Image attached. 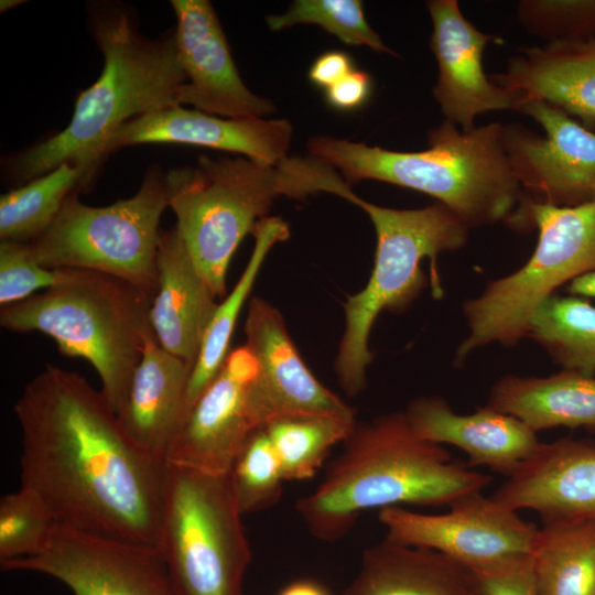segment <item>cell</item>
Here are the masks:
<instances>
[{"label":"cell","mask_w":595,"mask_h":595,"mask_svg":"<svg viewBox=\"0 0 595 595\" xmlns=\"http://www.w3.org/2000/svg\"><path fill=\"white\" fill-rule=\"evenodd\" d=\"M21 486L58 524L159 545L169 467L123 430L100 390L52 364L13 408Z\"/></svg>","instance_id":"1"},{"label":"cell","mask_w":595,"mask_h":595,"mask_svg":"<svg viewBox=\"0 0 595 595\" xmlns=\"http://www.w3.org/2000/svg\"><path fill=\"white\" fill-rule=\"evenodd\" d=\"M89 25L104 56L102 72L78 96L64 130L12 160L15 181L25 184L65 163L82 167L90 181L121 126L180 105L186 76L174 32L144 37L128 8L113 3L94 4Z\"/></svg>","instance_id":"2"},{"label":"cell","mask_w":595,"mask_h":595,"mask_svg":"<svg viewBox=\"0 0 595 595\" xmlns=\"http://www.w3.org/2000/svg\"><path fill=\"white\" fill-rule=\"evenodd\" d=\"M343 443L320 485L295 505L310 533L322 541L343 538L365 511L450 506L493 480L453 462L441 445L420 439L404 412L356 424Z\"/></svg>","instance_id":"3"},{"label":"cell","mask_w":595,"mask_h":595,"mask_svg":"<svg viewBox=\"0 0 595 595\" xmlns=\"http://www.w3.org/2000/svg\"><path fill=\"white\" fill-rule=\"evenodd\" d=\"M312 158L340 172L349 184L375 180L433 197L469 229L508 224L524 196L504 145V125L462 131L444 120L428 133L422 151L401 152L320 136Z\"/></svg>","instance_id":"4"},{"label":"cell","mask_w":595,"mask_h":595,"mask_svg":"<svg viewBox=\"0 0 595 595\" xmlns=\"http://www.w3.org/2000/svg\"><path fill=\"white\" fill-rule=\"evenodd\" d=\"M56 282L42 293L2 306L0 325L12 333L50 336L68 357L86 359L100 391L118 412L153 329L152 298L133 284L98 271L55 269Z\"/></svg>","instance_id":"5"},{"label":"cell","mask_w":595,"mask_h":595,"mask_svg":"<svg viewBox=\"0 0 595 595\" xmlns=\"http://www.w3.org/2000/svg\"><path fill=\"white\" fill-rule=\"evenodd\" d=\"M346 199L370 218L376 232L375 262L363 290L344 303L345 329L335 360L342 389L349 397L366 387V370L372 360L369 335L379 314L402 312L428 285L422 268L431 261V285L435 299L444 294L437 257L462 249L469 228L446 206L435 202L413 209H397L369 203L353 191Z\"/></svg>","instance_id":"6"},{"label":"cell","mask_w":595,"mask_h":595,"mask_svg":"<svg viewBox=\"0 0 595 595\" xmlns=\"http://www.w3.org/2000/svg\"><path fill=\"white\" fill-rule=\"evenodd\" d=\"M507 225L517 231L537 229L538 242L523 266L489 281L463 303L468 334L456 348L455 366L490 344H518L528 336L530 320L547 299L563 284L595 272V199L562 207L524 194Z\"/></svg>","instance_id":"7"},{"label":"cell","mask_w":595,"mask_h":595,"mask_svg":"<svg viewBox=\"0 0 595 595\" xmlns=\"http://www.w3.org/2000/svg\"><path fill=\"white\" fill-rule=\"evenodd\" d=\"M169 206L198 272L216 298L226 294L228 266L241 240L285 196L279 163L247 158L213 160L166 173Z\"/></svg>","instance_id":"8"},{"label":"cell","mask_w":595,"mask_h":595,"mask_svg":"<svg viewBox=\"0 0 595 595\" xmlns=\"http://www.w3.org/2000/svg\"><path fill=\"white\" fill-rule=\"evenodd\" d=\"M167 206L166 174L153 165L133 196L111 205L83 204L74 192L52 225L28 246L47 269L107 273L153 299L159 285V224Z\"/></svg>","instance_id":"9"},{"label":"cell","mask_w":595,"mask_h":595,"mask_svg":"<svg viewBox=\"0 0 595 595\" xmlns=\"http://www.w3.org/2000/svg\"><path fill=\"white\" fill-rule=\"evenodd\" d=\"M160 549L178 595H244L251 550L230 474L167 466Z\"/></svg>","instance_id":"10"},{"label":"cell","mask_w":595,"mask_h":595,"mask_svg":"<svg viewBox=\"0 0 595 595\" xmlns=\"http://www.w3.org/2000/svg\"><path fill=\"white\" fill-rule=\"evenodd\" d=\"M448 507L440 515L387 507L378 511V519L386 538L437 551L473 572L532 553L539 528L493 497L474 491Z\"/></svg>","instance_id":"11"},{"label":"cell","mask_w":595,"mask_h":595,"mask_svg":"<svg viewBox=\"0 0 595 595\" xmlns=\"http://www.w3.org/2000/svg\"><path fill=\"white\" fill-rule=\"evenodd\" d=\"M0 567L48 575L73 595H178L158 547L58 523L40 552Z\"/></svg>","instance_id":"12"},{"label":"cell","mask_w":595,"mask_h":595,"mask_svg":"<svg viewBox=\"0 0 595 595\" xmlns=\"http://www.w3.org/2000/svg\"><path fill=\"white\" fill-rule=\"evenodd\" d=\"M517 111L536 120L540 136L520 123L504 125V145L524 194L562 207L595 199V130L544 101Z\"/></svg>","instance_id":"13"},{"label":"cell","mask_w":595,"mask_h":595,"mask_svg":"<svg viewBox=\"0 0 595 595\" xmlns=\"http://www.w3.org/2000/svg\"><path fill=\"white\" fill-rule=\"evenodd\" d=\"M257 374L258 361L246 344L229 350L172 440L167 466L212 475L230 472L251 435L264 428L251 398Z\"/></svg>","instance_id":"14"},{"label":"cell","mask_w":595,"mask_h":595,"mask_svg":"<svg viewBox=\"0 0 595 595\" xmlns=\"http://www.w3.org/2000/svg\"><path fill=\"white\" fill-rule=\"evenodd\" d=\"M246 345L258 361L251 398L263 423L283 416L355 420V411L311 372L290 337L280 311L252 298L245 322Z\"/></svg>","instance_id":"15"},{"label":"cell","mask_w":595,"mask_h":595,"mask_svg":"<svg viewBox=\"0 0 595 595\" xmlns=\"http://www.w3.org/2000/svg\"><path fill=\"white\" fill-rule=\"evenodd\" d=\"M178 60L186 76L180 105L228 119L263 118L275 111L255 95L234 63L217 14L207 0H172Z\"/></svg>","instance_id":"16"},{"label":"cell","mask_w":595,"mask_h":595,"mask_svg":"<svg viewBox=\"0 0 595 595\" xmlns=\"http://www.w3.org/2000/svg\"><path fill=\"white\" fill-rule=\"evenodd\" d=\"M426 7L432 20L429 44L437 64L433 96L445 120L466 132L479 115L515 110L513 95L484 71V52L494 37L468 21L456 0H431Z\"/></svg>","instance_id":"17"},{"label":"cell","mask_w":595,"mask_h":595,"mask_svg":"<svg viewBox=\"0 0 595 595\" xmlns=\"http://www.w3.org/2000/svg\"><path fill=\"white\" fill-rule=\"evenodd\" d=\"M292 126L286 119H228L176 105L121 126L107 144V155L129 145L178 143L244 154L277 165L289 156Z\"/></svg>","instance_id":"18"},{"label":"cell","mask_w":595,"mask_h":595,"mask_svg":"<svg viewBox=\"0 0 595 595\" xmlns=\"http://www.w3.org/2000/svg\"><path fill=\"white\" fill-rule=\"evenodd\" d=\"M543 519H595V442L561 437L542 443L491 496Z\"/></svg>","instance_id":"19"},{"label":"cell","mask_w":595,"mask_h":595,"mask_svg":"<svg viewBox=\"0 0 595 595\" xmlns=\"http://www.w3.org/2000/svg\"><path fill=\"white\" fill-rule=\"evenodd\" d=\"M403 412L420 439L456 446L467 454V466H486L506 477L541 444L537 432L523 421L487 404L459 414L442 397L421 396Z\"/></svg>","instance_id":"20"},{"label":"cell","mask_w":595,"mask_h":595,"mask_svg":"<svg viewBox=\"0 0 595 595\" xmlns=\"http://www.w3.org/2000/svg\"><path fill=\"white\" fill-rule=\"evenodd\" d=\"M490 79L509 90L515 110L548 102L595 129V39L519 47Z\"/></svg>","instance_id":"21"},{"label":"cell","mask_w":595,"mask_h":595,"mask_svg":"<svg viewBox=\"0 0 595 595\" xmlns=\"http://www.w3.org/2000/svg\"><path fill=\"white\" fill-rule=\"evenodd\" d=\"M150 323L158 343L193 370L218 306L177 229L161 230Z\"/></svg>","instance_id":"22"},{"label":"cell","mask_w":595,"mask_h":595,"mask_svg":"<svg viewBox=\"0 0 595 595\" xmlns=\"http://www.w3.org/2000/svg\"><path fill=\"white\" fill-rule=\"evenodd\" d=\"M192 368L151 335L117 416L143 450L165 461L166 451L185 420Z\"/></svg>","instance_id":"23"},{"label":"cell","mask_w":595,"mask_h":595,"mask_svg":"<svg viewBox=\"0 0 595 595\" xmlns=\"http://www.w3.org/2000/svg\"><path fill=\"white\" fill-rule=\"evenodd\" d=\"M339 595H484L473 571L437 551L388 538L368 547Z\"/></svg>","instance_id":"24"},{"label":"cell","mask_w":595,"mask_h":595,"mask_svg":"<svg viewBox=\"0 0 595 595\" xmlns=\"http://www.w3.org/2000/svg\"><path fill=\"white\" fill-rule=\"evenodd\" d=\"M487 405L537 433L560 426L595 432V376L564 369L545 377L506 375L493 385Z\"/></svg>","instance_id":"25"},{"label":"cell","mask_w":595,"mask_h":595,"mask_svg":"<svg viewBox=\"0 0 595 595\" xmlns=\"http://www.w3.org/2000/svg\"><path fill=\"white\" fill-rule=\"evenodd\" d=\"M531 555L534 595H595V519H543Z\"/></svg>","instance_id":"26"},{"label":"cell","mask_w":595,"mask_h":595,"mask_svg":"<svg viewBox=\"0 0 595 595\" xmlns=\"http://www.w3.org/2000/svg\"><path fill=\"white\" fill-rule=\"evenodd\" d=\"M251 235L255 237V246L250 259L234 289L218 304L193 367L187 389L188 411L221 368L229 353V344L240 310L268 252L275 244L289 238L290 229L281 217L272 216L258 221Z\"/></svg>","instance_id":"27"},{"label":"cell","mask_w":595,"mask_h":595,"mask_svg":"<svg viewBox=\"0 0 595 595\" xmlns=\"http://www.w3.org/2000/svg\"><path fill=\"white\" fill-rule=\"evenodd\" d=\"M527 337L562 369L595 376V306L587 299L553 294L534 311Z\"/></svg>","instance_id":"28"},{"label":"cell","mask_w":595,"mask_h":595,"mask_svg":"<svg viewBox=\"0 0 595 595\" xmlns=\"http://www.w3.org/2000/svg\"><path fill=\"white\" fill-rule=\"evenodd\" d=\"M90 182L86 172L62 164L0 196V239L30 242L55 220L66 199Z\"/></svg>","instance_id":"29"},{"label":"cell","mask_w":595,"mask_h":595,"mask_svg":"<svg viewBox=\"0 0 595 595\" xmlns=\"http://www.w3.org/2000/svg\"><path fill=\"white\" fill-rule=\"evenodd\" d=\"M355 420L333 416H283L264 426L284 480L312 478L332 447L344 442Z\"/></svg>","instance_id":"30"},{"label":"cell","mask_w":595,"mask_h":595,"mask_svg":"<svg viewBox=\"0 0 595 595\" xmlns=\"http://www.w3.org/2000/svg\"><path fill=\"white\" fill-rule=\"evenodd\" d=\"M271 31L296 24H316L347 45L367 46L375 52L396 55L369 25L359 0H296L288 11L267 17Z\"/></svg>","instance_id":"31"},{"label":"cell","mask_w":595,"mask_h":595,"mask_svg":"<svg viewBox=\"0 0 595 595\" xmlns=\"http://www.w3.org/2000/svg\"><path fill=\"white\" fill-rule=\"evenodd\" d=\"M56 521L34 491L20 487L0 499V564L40 552Z\"/></svg>","instance_id":"32"},{"label":"cell","mask_w":595,"mask_h":595,"mask_svg":"<svg viewBox=\"0 0 595 595\" xmlns=\"http://www.w3.org/2000/svg\"><path fill=\"white\" fill-rule=\"evenodd\" d=\"M229 474L242 515L269 508L280 499L284 478L264 428L251 435Z\"/></svg>","instance_id":"33"},{"label":"cell","mask_w":595,"mask_h":595,"mask_svg":"<svg viewBox=\"0 0 595 595\" xmlns=\"http://www.w3.org/2000/svg\"><path fill=\"white\" fill-rule=\"evenodd\" d=\"M517 19L545 43L595 39V0H521Z\"/></svg>","instance_id":"34"},{"label":"cell","mask_w":595,"mask_h":595,"mask_svg":"<svg viewBox=\"0 0 595 595\" xmlns=\"http://www.w3.org/2000/svg\"><path fill=\"white\" fill-rule=\"evenodd\" d=\"M56 270L41 266L28 242L2 240L0 244V304L7 306L47 290L56 282Z\"/></svg>","instance_id":"35"},{"label":"cell","mask_w":595,"mask_h":595,"mask_svg":"<svg viewBox=\"0 0 595 595\" xmlns=\"http://www.w3.org/2000/svg\"><path fill=\"white\" fill-rule=\"evenodd\" d=\"M474 574L484 595H534L531 554L509 559Z\"/></svg>","instance_id":"36"},{"label":"cell","mask_w":595,"mask_h":595,"mask_svg":"<svg viewBox=\"0 0 595 595\" xmlns=\"http://www.w3.org/2000/svg\"><path fill=\"white\" fill-rule=\"evenodd\" d=\"M372 79L364 71L353 69L325 90L326 102L334 109L350 111L360 108L369 98Z\"/></svg>","instance_id":"37"},{"label":"cell","mask_w":595,"mask_h":595,"mask_svg":"<svg viewBox=\"0 0 595 595\" xmlns=\"http://www.w3.org/2000/svg\"><path fill=\"white\" fill-rule=\"evenodd\" d=\"M353 69V61L348 54L342 51H328L313 62L309 78L315 86L326 90Z\"/></svg>","instance_id":"38"},{"label":"cell","mask_w":595,"mask_h":595,"mask_svg":"<svg viewBox=\"0 0 595 595\" xmlns=\"http://www.w3.org/2000/svg\"><path fill=\"white\" fill-rule=\"evenodd\" d=\"M277 595H333L321 582L312 578H299L284 585Z\"/></svg>","instance_id":"39"},{"label":"cell","mask_w":595,"mask_h":595,"mask_svg":"<svg viewBox=\"0 0 595 595\" xmlns=\"http://www.w3.org/2000/svg\"><path fill=\"white\" fill-rule=\"evenodd\" d=\"M567 292L585 299H595V272L576 278L567 284Z\"/></svg>","instance_id":"40"},{"label":"cell","mask_w":595,"mask_h":595,"mask_svg":"<svg viewBox=\"0 0 595 595\" xmlns=\"http://www.w3.org/2000/svg\"><path fill=\"white\" fill-rule=\"evenodd\" d=\"M24 1H21V0H1L0 1V11L1 12H4L7 10H10L21 3H23Z\"/></svg>","instance_id":"41"}]
</instances>
